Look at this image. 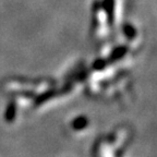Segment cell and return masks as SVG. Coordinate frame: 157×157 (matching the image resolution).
<instances>
[{
  "label": "cell",
  "mask_w": 157,
  "mask_h": 157,
  "mask_svg": "<svg viewBox=\"0 0 157 157\" xmlns=\"http://www.w3.org/2000/svg\"><path fill=\"white\" fill-rule=\"evenodd\" d=\"M56 95V91L55 90H48V91L44 92V93L39 94L38 96H36L35 98V105L39 106L40 104L45 103V101H49V99H52V97H55Z\"/></svg>",
  "instance_id": "3"
},
{
  "label": "cell",
  "mask_w": 157,
  "mask_h": 157,
  "mask_svg": "<svg viewBox=\"0 0 157 157\" xmlns=\"http://www.w3.org/2000/svg\"><path fill=\"white\" fill-rule=\"evenodd\" d=\"M88 119L85 116H78L72 120L71 122V128L74 131H82L84 130L85 128L88 127Z\"/></svg>",
  "instance_id": "1"
},
{
  "label": "cell",
  "mask_w": 157,
  "mask_h": 157,
  "mask_svg": "<svg viewBox=\"0 0 157 157\" xmlns=\"http://www.w3.org/2000/svg\"><path fill=\"white\" fill-rule=\"evenodd\" d=\"M3 118L8 123H11L15 120V118H17V105H15L14 101H10L7 105Z\"/></svg>",
  "instance_id": "2"
}]
</instances>
